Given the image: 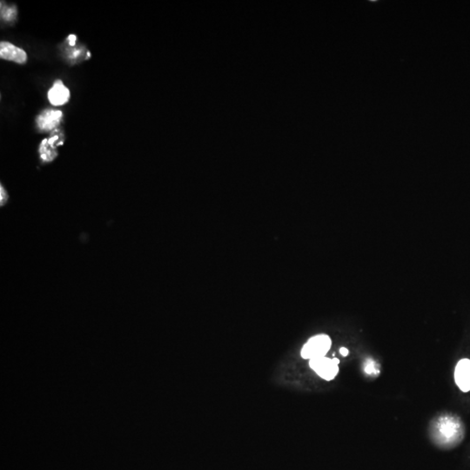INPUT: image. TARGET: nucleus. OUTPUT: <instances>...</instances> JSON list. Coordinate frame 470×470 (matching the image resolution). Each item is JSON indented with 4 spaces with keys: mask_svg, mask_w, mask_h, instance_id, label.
<instances>
[{
    "mask_svg": "<svg viewBox=\"0 0 470 470\" xmlns=\"http://www.w3.org/2000/svg\"><path fill=\"white\" fill-rule=\"evenodd\" d=\"M62 116L63 114L61 111L47 109L37 118V125L39 130L44 132L53 131L60 124Z\"/></svg>",
    "mask_w": 470,
    "mask_h": 470,
    "instance_id": "4",
    "label": "nucleus"
},
{
    "mask_svg": "<svg viewBox=\"0 0 470 470\" xmlns=\"http://www.w3.org/2000/svg\"><path fill=\"white\" fill-rule=\"evenodd\" d=\"M455 380L460 389L463 392L470 390V360L463 359L457 363L455 370Z\"/></svg>",
    "mask_w": 470,
    "mask_h": 470,
    "instance_id": "7",
    "label": "nucleus"
},
{
    "mask_svg": "<svg viewBox=\"0 0 470 470\" xmlns=\"http://www.w3.org/2000/svg\"><path fill=\"white\" fill-rule=\"evenodd\" d=\"M463 435V425L456 417H442L435 426V438L443 445L456 444L462 440Z\"/></svg>",
    "mask_w": 470,
    "mask_h": 470,
    "instance_id": "1",
    "label": "nucleus"
},
{
    "mask_svg": "<svg viewBox=\"0 0 470 470\" xmlns=\"http://www.w3.org/2000/svg\"><path fill=\"white\" fill-rule=\"evenodd\" d=\"M340 352H341V354H342L343 356H347L349 354V350L346 349V348H342L340 349Z\"/></svg>",
    "mask_w": 470,
    "mask_h": 470,
    "instance_id": "12",
    "label": "nucleus"
},
{
    "mask_svg": "<svg viewBox=\"0 0 470 470\" xmlns=\"http://www.w3.org/2000/svg\"><path fill=\"white\" fill-rule=\"evenodd\" d=\"M0 57L4 60L13 61L18 64H25L27 60L25 51L6 41L0 43Z\"/></svg>",
    "mask_w": 470,
    "mask_h": 470,
    "instance_id": "5",
    "label": "nucleus"
},
{
    "mask_svg": "<svg viewBox=\"0 0 470 470\" xmlns=\"http://www.w3.org/2000/svg\"><path fill=\"white\" fill-rule=\"evenodd\" d=\"M331 345V339L328 335H315L303 346L300 354L303 359L308 360L324 357L329 351Z\"/></svg>",
    "mask_w": 470,
    "mask_h": 470,
    "instance_id": "2",
    "label": "nucleus"
},
{
    "mask_svg": "<svg viewBox=\"0 0 470 470\" xmlns=\"http://www.w3.org/2000/svg\"><path fill=\"white\" fill-rule=\"evenodd\" d=\"M7 200V192L5 191V189L4 188V186L1 185V186H0V201H1V206L3 207L4 204L6 203Z\"/></svg>",
    "mask_w": 470,
    "mask_h": 470,
    "instance_id": "10",
    "label": "nucleus"
},
{
    "mask_svg": "<svg viewBox=\"0 0 470 470\" xmlns=\"http://www.w3.org/2000/svg\"><path fill=\"white\" fill-rule=\"evenodd\" d=\"M39 151L40 159L44 162H52L58 156L56 148L50 146L47 139H44L43 141L41 142L40 146H39Z\"/></svg>",
    "mask_w": 470,
    "mask_h": 470,
    "instance_id": "8",
    "label": "nucleus"
},
{
    "mask_svg": "<svg viewBox=\"0 0 470 470\" xmlns=\"http://www.w3.org/2000/svg\"><path fill=\"white\" fill-rule=\"evenodd\" d=\"M70 91L64 86L60 79L55 81L54 86L49 90L47 97L53 106L59 107L67 103L70 99Z\"/></svg>",
    "mask_w": 470,
    "mask_h": 470,
    "instance_id": "6",
    "label": "nucleus"
},
{
    "mask_svg": "<svg viewBox=\"0 0 470 470\" xmlns=\"http://www.w3.org/2000/svg\"><path fill=\"white\" fill-rule=\"evenodd\" d=\"M338 359H329L328 357H321L310 360L309 366L320 377L326 381H332L335 379L339 372Z\"/></svg>",
    "mask_w": 470,
    "mask_h": 470,
    "instance_id": "3",
    "label": "nucleus"
},
{
    "mask_svg": "<svg viewBox=\"0 0 470 470\" xmlns=\"http://www.w3.org/2000/svg\"><path fill=\"white\" fill-rule=\"evenodd\" d=\"M68 40L70 42V46L73 47L75 46V41H76V36L75 35H70L68 37Z\"/></svg>",
    "mask_w": 470,
    "mask_h": 470,
    "instance_id": "11",
    "label": "nucleus"
},
{
    "mask_svg": "<svg viewBox=\"0 0 470 470\" xmlns=\"http://www.w3.org/2000/svg\"><path fill=\"white\" fill-rule=\"evenodd\" d=\"M16 9L13 8L11 9V7H7L5 6L4 4H1V15H2V18L6 19V20H11V18H15L16 16Z\"/></svg>",
    "mask_w": 470,
    "mask_h": 470,
    "instance_id": "9",
    "label": "nucleus"
}]
</instances>
